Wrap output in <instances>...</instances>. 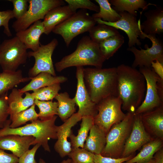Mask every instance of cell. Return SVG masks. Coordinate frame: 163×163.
I'll use <instances>...</instances> for the list:
<instances>
[{"mask_svg": "<svg viewBox=\"0 0 163 163\" xmlns=\"http://www.w3.org/2000/svg\"><path fill=\"white\" fill-rule=\"evenodd\" d=\"M118 96L122 109L135 113L144 100L146 82L144 75L132 66L121 64L117 67Z\"/></svg>", "mask_w": 163, "mask_h": 163, "instance_id": "1", "label": "cell"}, {"mask_svg": "<svg viewBox=\"0 0 163 163\" xmlns=\"http://www.w3.org/2000/svg\"><path fill=\"white\" fill-rule=\"evenodd\" d=\"M83 76L90 96L96 104L108 97L118 96L117 67L83 68Z\"/></svg>", "mask_w": 163, "mask_h": 163, "instance_id": "2", "label": "cell"}, {"mask_svg": "<svg viewBox=\"0 0 163 163\" xmlns=\"http://www.w3.org/2000/svg\"><path fill=\"white\" fill-rule=\"evenodd\" d=\"M106 60L99 44L92 41L89 36H85L79 41L75 50L56 63L55 66L59 72L73 66H90L102 68Z\"/></svg>", "mask_w": 163, "mask_h": 163, "instance_id": "3", "label": "cell"}, {"mask_svg": "<svg viewBox=\"0 0 163 163\" xmlns=\"http://www.w3.org/2000/svg\"><path fill=\"white\" fill-rule=\"evenodd\" d=\"M57 118L55 115L46 120L38 119L23 126L15 128H10L11 123H9L3 128L0 129V137L10 134L33 136L35 139L32 145L39 144L45 151L50 152L48 141L50 139H57V126L55 124Z\"/></svg>", "mask_w": 163, "mask_h": 163, "instance_id": "4", "label": "cell"}, {"mask_svg": "<svg viewBox=\"0 0 163 163\" xmlns=\"http://www.w3.org/2000/svg\"><path fill=\"white\" fill-rule=\"evenodd\" d=\"M134 113L128 112L123 120L111 127L106 134V144L101 155L115 158H121L132 130Z\"/></svg>", "mask_w": 163, "mask_h": 163, "instance_id": "5", "label": "cell"}, {"mask_svg": "<svg viewBox=\"0 0 163 163\" xmlns=\"http://www.w3.org/2000/svg\"><path fill=\"white\" fill-rule=\"evenodd\" d=\"M96 23L86 10L80 9L56 26L52 32L60 35L68 47L74 38L88 32Z\"/></svg>", "mask_w": 163, "mask_h": 163, "instance_id": "6", "label": "cell"}, {"mask_svg": "<svg viewBox=\"0 0 163 163\" xmlns=\"http://www.w3.org/2000/svg\"><path fill=\"white\" fill-rule=\"evenodd\" d=\"M139 71L145 78L146 90L144 100L135 112L137 114L163 105V79L160 78L152 67H139Z\"/></svg>", "mask_w": 163, "mask_h": 163, "instance_id": "7", "label": "cell"}, {"mask_svg": "<svg viewBox=\"0 0 163 163\" xmlns=\"http://www.w3.org/2000/svg\"><path fill=\"white\" fill-rule=\"evenodd\" d=\"M122 102L119 96L105 98L97 104V113L94 117V124L106 134L114 124L123 120L126 113L121 110Z\"/></svg>", "mask_w": 163, "mask_h": 163, "instance_id": "8", "label": "cell"}, {"mask_svg": "<svg viewBox=\"0 0 163 163\" xmlns=\"http://www.w3.org/2000/svg\"><path fill=\"white\" fill-rule=\"evenodd\" d=\"M27 49L16 36L4 40L0 45V66L3 71H16L21 65L25 63Z\"/></svg>", "mask_w": 163, "mask_h": 163, "instance_id": "9", "label": "cell"}, {"mask_svg": "<svg viewBox=\"0 0 163 163\" xmlns=\"http://www.w3.org/2000/svg\"><path fill=\"white\" fill-rule=\"evenodd\" d=\"M65 2L63 0H28L27 11L13 23L12 27L16 32L24 30L35 22L43 19L51 9L64 5Z\"/></svg>", "mask_w": 163, "mask_h": 163, "instance_id": "10", "label": "cell"}, {"mask_svg": "<svg viewBox=\"0 0 163 163\" xmlns=\"http://www.w3.org/2000/svg\"><path fill=\"white\" fill-rule=\"evenodd\" d=\"M143 34L145 38L151 40L152 46L149 47L145 44V49L140 47V50H138L135 46L127 48V50L132 52L135 56L132 67L151 68L152 63L156 60L163 63V44L161 40L157 37L156 35H147L143 32Z\"/></svg>", "mask_w": 163, "mask_h": 163, "instance_id": "11", "label": "cell"}, {"mask_svg": "<svg viewBox=\"0 0 163 163\" xmlns=\"http://www.w3.org/2000/svg\"><path fill=\"white\" fill-rule=\"evenodd\" d=\"M58 44V40L54 38L46 44H40L37 51L28 52V57H33L35 59L34 64L28 72L29 77H34L41 72L48 73L56 76L52 56Z\"/></svg>", "mask_w": 163, "mask_h": 163, "instance_id": "12", "label": "cell"}, {"mask_svg": "<svg viewBox=\"0 0 163 163\" xmlns=\"http://www.w3.org/2000/svg\"><path fill=\"white\" fill-rule=\"evenodd\" d=\"M121 17L118 21L114 22L104 21L99 18L94 19L97 24H104L113 27L117 29L123 31L128 37V47L140 46L142 43L140 40L145 38L141 30L140 21H138L136 17L126 12H118Z\"/></svg>", "mask_w": 163, "mask_h": 163, "instance_id": "13", "label": "cell"}, {"mask_svg": "<svg viewBox=\"0 0 163 163\" xmlns=\"http://www.w3.org/2000/svg\"><path fill=\"white\" fill-rule=\"evenodd\" d=\"M153 139L145 129L141 114H137L134 113L132 130L126 142L121 158L126 157L134 154Z\"/></svg>", "mask_w": 163, "mask_h": 163, "instance_id": "14", "label": "cell"}, {"mask_svg": "<svg viewBox=\"0 0 163 163\" xmlns=\"http://www.w3.org/2000/svg\"><path fill=\"white\" fill-rule=\"evenodd\" d=\"M83 68L76 67L77 88L74 98L78 107V112L82 117L90 116L94 117L97 113V104L92 101L86 88L83 78Z\"/></svg>", "mask_w": 163, "mask_h": 163, "instance_id": "15", "label": "cell"}, {"mask_svg": "<svg viewBox=\"0 0 163 163\" xmlns=\"http://www.w3.org/2000/svg\"><path fill=\"white\" fill-rule=\"evenodd\" d=\"M82 117L77 112L74 113L62 125L57 126V140L55 144L54 149L61 158L68 155L71 151V143L68 141V138L72 133V128L82 120Z\"/></svg>", "mask_w": 163, "mask_h": 163, "instance_id": "16", "label": "cell"}, {"mask_svg": "<svg viewBox=\"0 0 163 163\" xmlns=\"http://www.w3.org/2000/svg\"><path fill=\"white\" fill-rule=\"evenodd\" d=\"M35 139L31 136L10 134L0 137V149L11 151L18 158L28 151Z\"/></svg>", "mask_w": 163, "mask_h": 163, "instance_id": "17", "label": "cell"}, {"mask_svg": "<svg viewBox=\"0 0 163 163\" xmlns=\"http://www.w3.org/2000/svg\"><path fill=\"white\" fill-rule=\"evenodd\" d=\"M145 130L153 138L163 140V105L141 114Z\"/></svg>", "mask_w": 163, "mask_h": 163, "instance_id": "18", "label": "cell"}, {"mask_svg": "<svg viewBox=\"0 0 163 163\" xmlns=\"http://www.w3.org/2000/svg\"><path fill=\"white\" fill-rule=\"evenodd\" d=\"M44 33L43 21L38 20L28 28L16 32V36L24 44L27 49L37 51L40 46L39 41L41 35Z\"/></svg>", "mask_w": 163, "mask_h": 163, "instance_id": "19", "label": "cell"}, {"mask_svg": "<svg viewBox=\"0 0 163 163\" xmlns=\"http://www.w3.org/2000/svg\"><path fill=\"white\" fill-rule=\"evenodd\" d=\"M146 19L141 24V30L147 35H160L163 33V8L161 6L145 12Z\"/></svg>", "mask_w": 163, "mask_h": 163, "instance_id": "20", "label": "cell"}, {"mask_svg": "<svg viewBox=\"0 0 163 163\" xmlns=\"http://www.w3.org/2000/svg\"><path fill=\"white\" fill-rule=\"evenodd\" d=\"M25 96L22 97L24 93L19 89L13 88L8 96V103L10 118L16 114L25 110L34 104L35 99L31 93H24Z\"/></svg>", "mask_w": 163, "mask_h": 163, "instance_id": "21", "label": "cell"}, {"mask_svg": "<svg viewBox=\"0 0 163 163\" xmlns=\"http://www.w3.org/2000/svg\"><path fill=\"white\" fill-rule=\"evenodd\" d=\"M74 13L68 5L57 7L51 9L46 15L43 21L44 34L48 35L56 26Z\"/></svg>", "mask_w": 163, "mask_h": 163, "instance_id": "22", "label": "cell"}, {"mask_svg": "<svg viewBox=\"0 0 163 163\" xmlns=\"http://www.w3.org/2000/svg\"><path fill=\"white\" fill-rule=\"evenodd\" d=\"M29 83L19 89L21 92L34 91L39 88L54 84L63 83L67 80V78L63 76H53L46 72H41L36 76L30 78Z\"/></svg>", "mask_w": 163, "mask_h": 163, "instance_id": "23", "label": "cell"}, {"mask_svg": "<svg viewBox=\"0 0 163 163\" xmlns=\"http://www.w3.org/2000/svg\"><path fill=\"white\" fill-rule=\"evenodd\" d=\"M106 135L98 126L94 124L90 130L83 149L94 154H101L106 144Z\"/></svg>", "mask_w": 163, "mask_h": 163, "instance_id": "24", "label": "cell"}, {"mask_svg": "<svg viewBox=\"0 0 163 163\" xmlns=\"http://www.w3.org/2000/svg\"><path fill=\"white\" fill-rule=\"evenodd\" d=\"M30 79V77H23L20 69L15 72L3 71L0 73V96L20 84Z\"/></svg>", "mask_w": 163, "mask_h": 163, "instance_id": "25", "label": "cell"}, {"mask_svg": "<svg viewBox=\"0 0 163 163\" xmlns=\"http://www.w3.org/2000/svg\"><path fill=\"white\" fill-rule=\"evenodd\" d=\"M163 140L154 138L142 146L140 152L130 160L123 163H145L153 158L155 153L163 147Z\"/></svg>", "mask_w": 163, "mask_h": 163, "instance_id": "26", "label": "cell"}, {"mask_svg": "<svg viewBox=\"0 0 163 163\" xmlns=\"http://www.w3.org/2000/svg\"><path fill=\"white\" fill-rule=\"evenodd\" d=\"M58 104L57 115L64 122L75 111L76 102L74 98H71L66 92L58 93L54 98Z\"/></svg>", "mask_w": 163, "mask_h": 163, "instance_id": "27", "label": "cell"}, {"mask_svg": "<svg viewBox=\"0 0 163 163\" xmlns=\"http://www.w3.org/2000/svg\"><path fill=\"white\" fill-rule=\"evenodd\" d=\"M81 120L80 128L78 130L77 136L74 135L72 132L69 137L70 139L72 149L79 147L83 148L88 133L94 124V117H82Z\"/></svg>", "mask_w": 163, "mask_h": 163, "instance_id": "28", "label": "cell"}, {"mask_svg": "<svg viewBox=\"0 0 163 163\" xmlns=\"http://www.w3.org/2000/svg\"><path fill=\"white\" fill-rule=\"evenodd\" d=\"M113 8L117 12H126L136 17L140 8L147 9L149 4L144 0H110L109 1Z\"/></svg>", "mask_w": 163, "mask_h": 163, "instance_id": "29", "label": "cell"}, {"mask_svg": "<svg viewBox=\"0 0 163 163\" xmlns=\"http://www.w3.org/2000/svg\"><path fill=\"white\" fill-rule=\"evenodd\" d=\"M88 32L91 39L98 44L110 37L120 34L116 28L105 24H100L93 27Z\"/></svg>", "mask_w": 163, "mask_h": 163, "instance_id": "30", "label": "cell"}, {"mask_svg": "<svg viewBox=\"0 0 163 163\" xmlns=\"http://www.w3.org/2000/svg\"><path fill=\"white\" fill-rule=\"evenodd\" d=\"M124 42V37L120 34L101 42L99 45L104 57L107 60L114 55Z\"/></svg>", "mask_w": 163, "mask_h": 163, "instance_id": "31", "label": "cell"}, {"mask_svg": "<svg viewBox=\"0 0 163 163\" xmlns=\"http://www.w3.org/2000/svg\"><path fill=\"white\" fill-rule=\"evenodd\" d=\"M95 1L99 5V11L92 15L94 18H99L103 21L110 22H116L120 19V15L111 7L108 0Z\"/></svg>", "mask_w": 163, "mask_h": 163, "instance_id": "32", "label": "cell"}, {"mask_svg": "<svg viewBox=\"0 0 163 163\" xmlns=\"http://www.w3.org/2000/svg\"><path fill=\"white\" fill-rule=\"evenodd\" d=\"M34 104L39 109L38 118L42 120L51 119L58 114V104L57 102L51 101H41L35 99Z\"/></svg>", "mask_w": 163, "mask_h": 163, "instance_id": "33", "label": "cell"}, {"mask_svg": "<svg viewBox=\"0 0 163 163\" xmlns=\"http://www.w3.org/2000/svg\"><path fill=\"white\" fill-rule=\"evenodd\" d=\"M34 104L29 108L19 112L9 118L11 121L10 125L11 128H15L25 124L28 121H33L38 119V113L35 110Z\"/></svg>", "mask_w": 163, "mask_h": 163, "instance_id": "34", "label": "cell"}, {"mask_svg": "<svg viewBox=\"0 0 163 163\" xmlns=\"http://www.w3.org/2000/svg\"><path fill=\"white\" fill-rule=\"evenodd\" d=\"M61 89L60 84L57 83L39 88L31 94L35 99L51 101L59 93Z\"/></svg>", "mask_w": 163, "mask_h": 163, "instance_id": "35", "label": "cell"}, {"mask_svg": "<svg viewBox=\"0 0 163 163\" xmlns=\"http://www.w3.org/2000/svg\"><path fill=\"white\" fill-rule=\"evenodd\" d=\"M94 155L83 148L72 149L68 156L71 163H94Z\"/></svg>", "mask_w": 163, "mask_h": 163, "instance_id": "36", "label": "cell"}, {"mask_svg": "<svg viewBox=\"0 0 163 163\" xmlns=\"http://www.w3.org/2000/svg\"><path fill=\"white\" fill-rule=\"evenodd\" d=\"M65 2L71 10L74 13L76 12L78 9L94 11L97 13L99 11V6L90 0H65Z\"/></svg>", "mask_w": 163, "mask_h": 163, "instance_id": "37", "label": "cell"}, {"mask_svg": "<svg viewBox=\"0 0 163 163\" xmlns=\"http://www.w3.org/2000/svg\"><path fill=\"white\" fill-rule=\"evenodd\" d=\"M7 93L0 96V129L3 128L8 123H11L8 119L9 115Z\"/></svg>", "mask_w": 163, "mask_h": 163, "instance_id": "38", "label": "cell"}, {"mask_svg": "<svg viewBox=\"0 0 163 163\" xmlns=\"http://www.w3.org/2000/svg\"><path fill=\"white\" fill-rule=\"evenodd\" d=\"M13 5L12 10L14 17L17 19L22 17L27 11L28 7V0H9Z\"/></svg>", "mask_w": 163, "mask_h": 163, "instance_id": "39", "label": "cell"}, {"mask_svg": "<svg viewBox=\"0 0 163 163\" xmlns=\"http://www.w3.org/2000/svg\"><path fill=\"white\" fill-rule=\"evenodd\" d=\"M14 18V17L12 10L0 11V27L3 26L4 27V33L8 37L12 36L9 27V21L10 20Z\"/></svg>", "mask_w": 163, "mask_h": 163, "instance_id": "40", "label": "cell"}, {"mask_svg": "<svg viewBox=\"0 0 163 163\" xmlns=\"http://www.w3.org/2000/svg\"><path fill=\"white\" fill-rule=\"evenodd\" d=\"M134 155V153L126 157L115 158L95 154L94 161V163H123L132 158Z\"/></svg>", "mask_w": 163, "mask_h": 163, "instance_id": "41", "label": "cell"}, {"mask_svg": "<svg viewBox=\"0 0 163 163\" xmlns=\"http://www.w3.org/2000/svg\"><path fill=\"white\" fill-rule=\"evenodd\" d=\"M40 146L39 144L35 145L31 149L28 150L19 158L18 163H37L34 157L37 150Z\"/></svg>", "mask_w": 163, "mask_h": 163, "instance_id": "42", "label": "cell"}, {"mask_svg": "<svg viewBox=\"0 0 163 163\" xmlns=\"http://www.w3.org/2000/svg\"><path fill=\"white\" fill-rule=\"evenodd\" d=\"M19 158L13 154H9L0 149V163H18Z\"/></svg>", "mask_w": 163, "mask_h": 163, "instance_id": "43", "label": "cell"}, {"mask_svg": "<svg viewBox=\"0 0 163 163\" xmlns=\"http://www.w3.org/2000/svg\"><path fill=\"white\" fill-rule=\"evenodd\" d=\"M151 67L160 78L163 79V63L156 60L152 63Z\"/></svg>", "mask_w": 163, "mask_h": 163, "instance_id": "44", "label": "cell"}, {"mask_svg": "<svg viewBox=\"0 0 163 163\" xmlns=\"http://www.w3.org/2000/svg\"><path fill=\"white\" fill-rule=\"evenodd\" d=\"M153 158L155 163H163V147L158 150L154 154Z\"/></svg>", "mask_w": 163, "mask_h": 163, "instance_id": "45", "label": "cell"}, {"mask_svg": "<svg viewBox=\"0 0 163 163\" xmlns=\"http://www.w3.org/2000/svg\"><path fill=\"white\" fill-rule=\"evenodd\" d=\"M71 160L70 158H68L66 160H64L61 163H71Z\"/></svg>", "mask_w": 163, "mask_h": 163, "instance_id": "46", "label": "cell"}, {"mask_svg": "<svg viewBox=\"0 0 163 163\" xmlns=\"http://www.w3.org/2000/svg\"><path fill=\"white\" fill-rule=\"evenodd\" d=\"M39 163H46V162L43 159L40 158L39 160Z\"/></svg>", "mask_w": 163, "mask_h": 163, "instance_id": "47", "label": "cell"}, {"mask_svg": "<svg viewBox=\"0 0 163 163\" xmlns=\"http://www.w3.org/2000/svg\"><path fill=\"white\" fill-rule=\"evenodd\" d=\"M145 163H155L154 160L153 158L152 159H151L149 162H147Z\"/></svg>", "mask_w": 163, "mask_h": 163, "instance_id": "48", "label": "cell"}, {"mask_svg": "<svg viewBox=\"0 0 163 163\" xmlns=\"http://www.w3.org/2000/svg\"><path fill=\"white\" fill-rule=\"evenodd\" d=\"M0 44H1V43H0Z\"/></svg>", "mask_w": 163, "mask_h": 163, "instance_id": "49", "label": "cell"}]
</instances>
